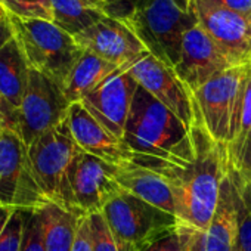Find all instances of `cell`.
I'll return each instance as SVG.
<instances>
[{"label":"cell","mask_w":251,"mask_h":251,"mask_svg":"<svg viewBox=\"0 0 251 251\" xmlns=\"http://www.w3.org/2000/svg\"><path fill=\"white\" fill-rule=\"evenodd\" d=\"M191 136L195 158L191 164L179 167L166 163H138L163 176L172 189L176 217L179 223L197 229H207L220 195L222 182L229 170L227 148L216 142L194 106Z\"/></svg>","instance_id":"obj_1"},{"label":"cell","mask_w":251,"mask_h":251,"mask_svg":"<svg viewBox=\"0 0 251 251\" xmlns=\"http://www.w3.org/2000/svg\"><path fill=\"white\" fill-rule=\"evenodd\" d=\"M121 144L135 163L183 167L195 158L191 130L142 86L136 89Z\"/></svg>","instance_id":"obj_2"},{"label":"cell","mask_w":251,"mask_h":251,"mask_svg":"<svg viewBox=\"0 0 251 251\" xmlns=\"http://www.w3.org/2000/svg\"><path fill=\"white\" fill-rule=\"evenodd\" d=\"M126 23L152 56L175 70L183 37L198 18L194 0H141Z\"/></svg>","instance_id":"obj_3"},{"label":"cell","mask_w":251,"mask_h":251,"mask_svg":"<svg viewBox=\"0 0 251 251\" xmlns=\"http://www.w3.org/2000/svg\"><path fill=\"white\" fill-rule=\"evenodd\" d=\"M15 39L30 65L64 87L70 73L84 53L75 39L52 21L8 14Z\"/></svg>","instance_id":"obj_4"},{"label":"cell","mask_w":251,"mask_h":251,"mask_svg":"<svg viewBox=\"0 0 251 251\" xmlns=\"http://www.w3.org/2000/svg\"><path fill=\"white\" fill-rule=\"evenodd\" d=\"M118 251H145L175 233L179 219L139 197L121 191L102 210Z\"/></svg>","instance_id":"obj_5"},{"label":"cell","mask_w":251,"mask_h":251,"mask_svg":"<svg viewBox=\"0 0 251 251\" xmlns=\"http://www.w3.org/2000/svg\"><path fill=\"white\" fill-rule=\"evenodd\" d=\"M77 150L78 147L65 120L28 147V157L45 197L68 211L83 214L75 207L70 185V167Z\"/></svg>","instance_id":"obj_6"},{"label":"cell","mask_w":251,"mask_h":251,"mask_svg":"<svg viewBox=\"0 0 251 251\" xmlns=\"http://www.w3.org/2000/svg\"><path fill=\"white\" fill-rule=\"evenodd\" d=\"M49 202L34 177L28 148L21 136L3 130L0 135V205L39 210Z\"/></svg>","instance_id":"obj_7"},{"label":"cell","mask_w":251,"mask_h":251,"mask_svg":"<svg viewBox=\"0 0 251 251\" xmlns=\"http://www.w3.org/2000/svg\"><path fill=\"white\" fill-rule=\"evenodd\" d=\"M250 77L251 61L216 75L192 93L194 106L216 142L227 145L230 120Z\"/></svg>","instance_id":"obj_8"},{"label":"cell","mask_w":251,"mask_h":251,"mask_svg":"<svg viewBox=\"0 0 251 251\" xmlns=\"http://www.w3.org/2000/svg\"><path fill=\"white\" fill-rule=\"evenodd\" d=\"M70 102L62 87L43 73L30 68L28 84L18 108L20 136L28 148L68 117Z\"/></svg>","instance_id":"obj_9"},{"label":"cell","mask_w":251,"mask_h":251,"mask_svg":"<svg viewBox=\"0 0 251 251\" xmlns=\"http://www.w3.org/2000/svg\"><path fill=\"white\" fill-rule=\"evenodd\" d=\"M238 185L229 167L222 186L214 216L207 229L179 223L177 236L182 251H235L239 232Z\"/></svg>","instance_id":"obj_10"},{"label":"cell","mask_w":251,"mask_h":251,"mask_svg":"<svg viewBox=\"0 0 251 251\" xmlns=\"http://www.w3.org/2000/svg\"><path fill=\"white\" fill-rule=\"evenodd\" d=\"M70 185L75 207L87 216L102 213L103 207L123 191L114 176V164L80 148L70 167Z\"/></svg>","instance_id":"obj_11"},{"label":"cell","mask_w":251,"mask_h":251,"mask_svg":"<svg viewBox=\"0 0 251 251\" xmlns=\"http://www.w3.org/2000/svg\"><path fill=\"white\" fill-rule=\"evenodd\" d=\"M130 67L118 68L81 100L83 106L120 141L139 86L130 73Z\"/></svg>","instance_id":"obj_12"},{"label":"cell","mask_w":251,"mask_h":251,"mask_svg":"<svg viewBox=\"0 0 251 251\" xmlns=\"http://www.w3.org/2000/svg\"><path fill=\"white\" fill-rule=\"evenodd\" d=\"M198 24L236 64L251 61V14H238L208 0H194Z\"/></svg>","instance_id":"obj_13"},{"label":"cell","mask_w":251,"mask_h":251,"mask_svg":"<svg viewBox=\"0 0 251 251\" xmlns=\"http://www.w3.org/2000/svg\"><path fill=\"white\" fill-rule=\"evenodd\" d=\"M74 39L83 50L92 52L118 67L133 65L150 53L127 23L106 15L74 36Z\"/></svg>","instance_id":"obj_14"},{"label":"cell","mask_w":251,"mask_h":251,"mask_svg":"<svg viewBox=\"0 0 251 251\" xmlns=\"http://www.w3.org/2000/svg\"><path fill=\"white\" fill-rule=\"evenodd\" d=\"M130 73L147 92L169 108L191 130L194 123V99L176 71L151 53H147L130 67Z\"/></svg>","instance_id":"obj_15"},{"label":"cell","mask_w":251,"mask_h":251,"mask_svg":"<svg viewBox=\"0 0 251 251\" xmlns=\"http://www.w3.org/2000/svg\"><path fill=\"white\" fill-rule=\"evenodd\" d=\"M233 67L236 64L198 24L185 34L180 59L175 71L191 93H194L207 81Z\"/></svg>","instance_id":"obj_16"},{"label":"cell","mask_w":251,"mask_h":251,"mask_svg":"<svg viewBox=\"0 0 251 251\" xmlns=\"http://www.w3.org/2000/svg\"><path fill=\"white\" fill-rule=\"evenodd\" d=\"M67 121L73 139L81 151L114 166L130 160V152L123 147L121 141L108 132L81 102L70 105Z\"/></svg>","instance_id":"obj_17"},{"label":"cell","mask_w":251,"mask_h":251,"mask_svg":"<svg viewBox=\"0 0 251 251\" xmlns=\"http://www.w3.org/2000/svg\"><path fill=\"white\" fill-rule=\"evenodd\" d=\"M114 176L124 191L176 216L172 189L166 179L154 170L126 160L114 166Z\"/></svg>","instance_id":"obj_18"},{"label":"cell","mask_w":251,"mask_h":251,"mask_svg":"<svg viewBox=\"0 0 251 251\" xmlns=\"http://www.w3.org/2000/svg\"><path fill=\"white\" fill-rule=\"evenodd\" d=\"M118 68L121 67L84 50L62 87L65 98L70 103L81 102L92 90H95Z\"/></svg>","instance_id":"obj_19"},{"label":"cell","mask_w":251,"mask_h":251,"mask_svg":"<svg viewBox=\"0 0 251 251\" xmlns=\"http://www.w3.org/2000/svg\"><path fill=\"white\" fill-rule=\"evenodd\" d=\"M28 75L30 65L14 37L0 50V93L17 109L27 90Z\"/></svg>","instance_id":"obj_20"},{"label":"cell","mask_w":251,"mask_h":251,"mask_svg":"<svg viewBox=\"0 0 251 251\" xmlns=\"http://www.w3.org/2000/svg\"><path fill=\"white\" fill-rule=\"evenodd\" d=\"M46 251H71L83 214L68 211L53 202L39 208Z\"/></svg>","instance_id":"obj_21"},{"label":"cell","mask_w":251,"mask_h":251,"mask_svg":"<svg viewBox=\"0 0 251 251\" xmlns=\"http://www.w3.org/2000/svg\"><path fill=\"white\" fill-rule=\"evenodd\" d=\"M50 21L73 37L96 24L105 14L96 8L86 6L81 0H43Z\"/></svg>","instance_id":"obj_22"},{"label":"cell","mask_w":251,"mask_h":251,"mask_svg":"<svg viewBox=\"0 0 251 251\" xmlns=\"http://www.w3.org/2000/svg\"><path fill=\"white\" fill-rule=\"evenodd\" d=\"M250 142H251V77L248 78L244 92L238 132L233 141L230 142V145L227 147V158H229L230 169L238 170L241 167L244 154Z\"/></svg>","instance_id":"obj_23"},{"label":"cell","mask_w":251,"mask_h":251,"mask_svg":"<svg viewBox=\"0 0 251 251\" xmlns=\"http://www.w3.org/2000/svg\"><path fill=\"white\" fill-rule=\"evenodd\" d=\"M23 229V210L0 205V251H20Z\"/></svg>","instance_id":"obj_24"},{"label":"cell","mask_w":251,"mask_h":251,"mask_svg":"<svg viewBox=\"0 0 251 251\" xmlns=\"http://www.w3.org/2000/svg\"><path fill=\"white\" fill-rule=\"evenodd\" d=\"M24 229L20 251H46L43 242L42 222L37 210H23Z\"/></svg>","instance_id":"obj_25"},{"label":"cell","mask_w":251,"mask_h":251,"mask_svg":"<svg viewBox=\"0 0 251 251\" xmlns=\"http://www.w3.org/2000/svg\"><path fill=\"white\" fill-rule=\"evenodd\" d=\"M235 175V173H233ZM236 180V177H235ZM238 185V182H236ZM238 208H239V232L235 251H251V202L238 186Z\"/></svg>","instance_id":"obj_26"},{"label":"cell","mask_w":251,"mask_h":251,"mask_svg":"<svg viewBox=\"0 0 251 251\" xmlns=\"http://www.w3.org/2000/svg\"><path fill=\"white\" fill-rule=\"evenodd\" d=\"M89 220L93 238V251H118L102 213L89 214Z\"/></svg>","instance_id":"obj_27"},{"label":"cell","mask_w":251,"mask_h":251,"mask_svg":"<svg viewBox=\"0 0 251 251\" xmlns=\"http://www.w3.org/2000/svg\"><path fill=\"white\" fill-rule=\"evenodd\" d=\"M139 2L141 0H106V3L102 8V12L106 17L126 21Z\"/></svg>","instance_id":"obj_28"},{"label":"cell","mask_w":251,"mask_h":251,"mask_svg":"<svg viewBox=\"0 0 251 251\" xmlns=\"http://www.w3.org/2000/svg\"><path fill=\"white\" fill-rule=\"evenodd\" d=\"M0 129L20 135L18 109L14 108L2 93H0Z\"/></svg>","instance_id":"obj_29"},{"label":"cell","mask_w":251,"mask_h":251,"mask_svg":"<svg viewBox=\"0 0 251 251\" xmlns=\"http://www.w3.org/2000/svg\"><path fill=\"white\" fill-rule=\"evenodd\" d=\"M71 251H93V238L87 214H83L78 220V227Z\"/></svg>","instance_id":"obj_30"},{"label":"cell","mask_w":251,"mask_h":251,"mask_svg":"<svg viewBox=\"0 0 251 251\" xmlns=\"http://www.w3.org/2000/svg\"><path fill=\"white\" fill-rule=\"evenodd\" d=\"M227 11L238 14H251V0H208Z\"/></svg>","instance_id":"obj_31"},{"label":"cell","mask_w":251,"mask_h":251,"mask_svg":"<svg viewBox=\"0 0 251 251\" xmlns=\"http://www.w3.org/2000/svg\"><path fill=\"white\" fill-rule=\"evenodd\" d=\"M145 251H182L177 232H175V233L163 238L161 241H158L157 244H154L152 247H150Z\"/></svg>","instance_id":"obj_32"},{"label":"cell","mask_w":251,"mask_h":251,"mask_svg":"<svg viewBox=\"0 0 251 251\" xmlns=\"http://www.w3.org/2000/svg\"><path fill=\"white\" fill-rule=\"evenodd\" d=\"M14 37H15V33L9 21V17L0 18V50H2Z\"/></svg>","instance_id":"obj_33"},{"label":"cell","mask_w":251,"mask_h":251,"mask_svg":"<svg viewBox=\"0 0 251 251\" xmlns=\"http://www.w3.org/2000/svg\"><path fill=\"white\" fill-rule=\"evenodd\" d=\"M233 173H235V177H236L241 192L251 201V173H239L235 170H233Z\"/></svg>","instance_id":"obj_34"},{"label":"cell","mask_w":251,"mask_h":251,"mask_svg":"<svg viewBox=\"0 0 251 251\" xmlns=\"http://www.w3.org/2000/svg\"><path fill=\"white\" fill-rule=\"evenodd\" d=\"M235 172H239V173H251V142L247 147V151L244 154L241 167L238 170H235Z\"/></svg>","instance_id":"obj_35"},{"label":"cell","mask_w":251,"mask_h":251,"mask_svg":"<svg viewBox=\"0 0 251 251\" xmlns=\"http://www.w3.org/2000/svg\"><path fill=\"white\" fill-rule=\"evenodd\" d=\"M81 2L86 5V6H90V8H96L99 11H102L103 5L106 3V0H81Z\"/></svg>","instance_id":"obj_36"},{"label":"cell","mask_w":251,"mask_h":251,"mask_svg":"<svg viewBox=\"0 0 251 251\" xmlns=\"http://www.w3.org/2000/svg\"><path fill=\"white\" fill-rule=\"evenodd\" d=\"M8 17V11L3 8V5L0 3V18H6Z\"/></svg>","instance_id":"obj_37"},{"label":"cell","mask_w":251,"mask_h":251,"mask_svg":"<svg viewBox=\"0 0 251 251\" xmlns=\"http://www.w3.org/2000/svg\"><path fill=\"white\" fill-rule=\"evenodd\" d=\"M2 132H3V130H2V129H0V135H2Z\"/></svg>","instance_id":"obj_38"},{"label":"cell","mask_w":251,"mask_h":251,"mask_svg":"<svg viewBox=\"0 0 251 251\" xmlns=\"http://www.w3.org/2000/svg\"><path fill=\"white\" fill-rule=\"evenodd\" d=\"M238 186H239V185H238ZM250 202H251V201H250Z\"/></svg>","instance_id":"obj_39"}]
</instances>
